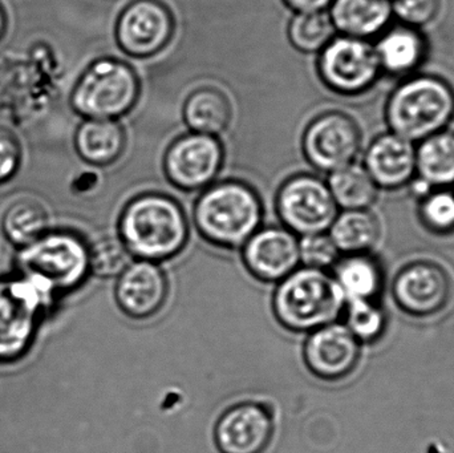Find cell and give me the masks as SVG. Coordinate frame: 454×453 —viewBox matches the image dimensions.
Instances as JSON below:
<instances>
[{"label":"cell","mask_w":454,"mask_h":453,"mask_svg":"<svg viewBox=\"0 0 454 453\" xmlns=\"http://www.w3.org/2000/svg\"><path fill=\"white\" fill-rule=\"evenodd\" d=\"M188 218L177 199L157 191L130 199L119 220V237L135 260L160 263L184 252Z\"/></svg>","instance_id":"cell-1"},{"label":"cell","mask_w":454,"mask_h":453,"mask_svg":"<svg viewBox=\"0 0 454 453\" xmlns=\"http://www.w3.org/2000/svg\"><path fill=\"white\" fill-rule=\"evenodd\" d=\"M453 120L454 87L436 74L404 77L384 103L387 130L413 144L448 129Z\"/></svg>","instance_id":"cell-2"},{"label":"cell","mask_w":454,"mask_h":453,"mask_svg":"<svg viewBox=\"0 0 454 453\" xmlns=\"http://www.w3.org/2000/svg\"><path fill=\"white\" fill-rule=\"evenodd\" d=\"M194 226L200 236L221 249H242L263 223L258 191L239 180L215 181L197 199Z\"/></svg>","instance_id":"cell-3"},{"label":"cell","mask_w":454,"mask_h":453,"mask_svg":"<svg viewBox=\"0 0 454 453\" xmlns=\"http://www.w3.org/2000/svg\"><path fill=\"white\" fill-rule=\"evenodd\" d=\"M346 297L327 270L299 266L278 282L272 311L280 326L293 332H311L338 322Z\"/></svg>","instance_id":"cell-4"},{"label":"cell","mask_w":454,"mask_h":453,"mask_svg":"<svg viewBox=\"0 0 454 453\" xmlns=\"http://www.w3.org/2000/svg\"><path fill=\"white\" fill-rule=\"evenodd\" d=\"M141 80L127 61L96 59L72 87L69 105L82 119L120 120L137 105Z\"/></svg>","instance_id":"cell-5"},{"label":"cell","mask_w":454,"mask_h":453,"mask_svg":"<svg viewBox=\"0 0 454 453\" xmlns=\"http://www.w3.org/2000/svg\"><path fill=\"white\" fill-rule=\"evenodd\" d=\"M16 266L20 276L28 277L58 298L87 279L90 246L72 231H45L36 241L21 247Z\"/></svg>","instance_id":"cell-6"},{"label":"cell","mask_w":454,"mask_h":453,"mask_svg":"<svg viewBox=\"0 0 454 453\" xmlns=\"http://www.w3.org/2000/svg\"><path fill=\"white\" fill-rule=\"evenodd\" d=\"M56 298L28 277L0 279V363L19 361L29 350L43 313Z\"/></svg>","instance_id":"cell-7"},{"label":"cell","mask_w":454,"mask_h":453,"mask_svg":"<svg viewBox=\"0 0 454 453\" xmlns=\"http://www.w3.org/2000/svg\"><path fill=\"white\" fill-rule=\"evenodd\" d=\"M317 71L325 88L344 98L370 92L383 77L373 43L343 35L317 53Z\"/></svg>","instance_id":"cell-8"},{"label":"cell","mask_w":454,"mask_h":453,"mask_svg":"<svg viewBox=\"0 0 454 453\" xmlns=\"http://www.w3.org/2000/svg\"><path fill=\"white\" fill-rule=\"evenodd\" d=\"M275 204L282 225L298 237L328 233L339 215L327 181L311 173L288 177L278 189Z\"/></svg>","instance_id":"cell-9"},{"label":"cell","mask_w":454,"mask_h":453,"mask_svg":"<svg viewBox=\"0 0 454 453\" xmlns=\"http://www.w3.org/2000/svg\"><path fill=\"white\" fill-rule=\"evenodd\" d=\"M301 144L306 161L330 175L356 162L363 152L362 128L346 112H323L304 128Z\"/></svg>","instance_id":"cell-10"},{"label":"cell","mask_w":454,"mask_h":453,"mask_svg":"<svg viewBox=\"0 0 454 453\" xmlns=\"http://www.w3.org/2000/svg\"><path fill=\"white\" fill-rule=\"evenodd\" d=\"M225 156L220 137L189 132L169 144L162 168L170 185L178 191H202L217 181Z\"/></svg>","instance_id":"cell-11"},{"label":"cell","mask_w":454,"mask_h":453,"mask_svg":"<svg viewBox=\"0 0 454 453\" xmlns=\"http://www.w3.org/2000/svg\"><path fill=\"white\" fill-rule=\"evenodd\" d=\"M175 34V13L162 0H132L114 23L117 47L132 59L160 55Z\"/></svg>","instance_id":"cell-12"},{"label":"cell","mask_w":454,"mask_h":453,"mask_svg":"<svg viewBox=\"0 0 454 453\" xmlns=\"http://www.w3.org/2000/svg\"><path fill=\"white\" fill-rule=\"evenodd\" d=\"M400 311L416 319L432 318L447 310L453 297L452 277L434 261H413L403 266L392 284Z\"/></svg>","instance_id":"cell-13"},{"label":"cell","mask_w":454,"mask_h":453,"mask_svg":"<svg viewBox=\"0 0 454 453\" xmlns=\"http://www.w3.org/2000/svg\"><path fill=\"white\" fill-rule=\"evenodd\" d=\"M362 346L344 324L333 322L309 332L304 342V363L314 377L340 382L359 366Z\"/></svg>","instance_id":"cell-14"},{"label":"cell","mask_w":454,"mask_h":453,"mask_svg":"<svg viewBox=\"0 0 454 453\" xmlns=\"http://www.w3.org/2000/svg\"><path fill=\"white\" fill-rule=\"evenodd\" d=\"M243 265L264 284H278L301 266L299 237L285 226H267L242 246Z\"/></svg>","instance_id":"cell-15"},{"label":"cell","mask_w":454,"mask_h":453,"mask_svg":"<svg viewBox=\"0 0 454 453\" xmlns=\"http://www.w3.org/2000/svg\"><path fill=\"white\" fill-rule=\"evenodd\" d=\"M274 436V419L266 406L239 403L230 407L215 427L220 453H264Z\"/></svg>","instance_id":"cell-16"},{"label":"cell","mask_w":454,"mask_h":453,"mask_svg":"<svg viewBox=\"0 0 454 453\" xmlns=\"http://www.w3.org/2000/svg\"><path fill=\"white\" fill-rule=\"evenodd\" d=\"M169 285L159 263L135 260L117 277L114 298L120 310L136 321L153 318L167 303Z\"/></svg>","instance_id":"cell-17"},{"label":"cell","mask_w":454,"mask_h":453,"mask_svg":"<svg viewBox=\"0 0 454 453\" xmlns=\"http://www.w3.org/2000/svg\"><path fill=\"white\" fill-rule=\"evenodd\" d=\"M362 165L380 191L408 188L416 178V144L387 130L368 144Z\"/></svg>","instance_id":"cell-18"},{"label":"cell","mask_w":454,"mask_h":453,"mask_svg":"<svg viewBox=\"0 0 454 453\" xmlns=\"http://www.w3.org/2000/svg\"><path fill=\"white\" fill-rule=\"evenodd\" d=\"M381 72L400 80L420 72L429 56V40L424 29L394 21L373 40Z\"/></svg>","instance_id":"cell-19"},{"label":"cell","mask_w":454,"mask_h":453,"mask_svg":"<svg viewBox=\"0 0 454 453\" xmlns=\"http://www.w3.org/2000/svg\"><path fill=\"white\" fill-rule=\"evenodd\" d=\"M328 13L338 35L370 42L395 21L392 0H333Z\"/></svg>","instance_id":"cell-20"},{"label":"cell","mask_w":454,"mask_h":453,"mask_svg":"<svg viewBox=\"0 0 454 453\" xmlns=\"http://www.w3.org/2000/svg\"><path fill=\"white\" fill-rule=\"evenodd\" d=\"M77 156L92 167H108L121 159L127 132L120 120L82 119L74 135Z\"/></svg>","instance_id":"cell-21"},{"label":"cell","mask_w":454,"mask_h":453,"mask_svg":"<svg viewBox=\"0 0 454 453\" xmlns=\"http://www.w3.org/2000/svg\"><path fill=\"white\" fill-rule=\"evenodd\" d=\"M183 120L189 132L220 137L231 124V101L217 88H199L184 101Z\"/></svg>","instance_id":"cell-22"},{"label":"cell","mask_w":454,"mask_h":453,"mask_svg":"<svg viewBox=\"0 0 454 453\" xmlns=\"http://www.w3.org/2000/svg\"><path fill=\"white\" fill-rule=\"evenodd\" d=\"M416 178L432 189L454 185V130H442L416 144Z\"/></svg>","instance_id":"cell-23"},{"label":"cell","mask_w":454,"mask_h":453,"mask_svg":"<svg viewBox=\"0 0 454 453\" xmlns=\"http://www.w3.org/2000/svg\"><path fill=\"white\" fill-rule=\"evenodd\" d=\"M333 276L347 301H376L383 290V268L371 253L339 258Z\"/></svg>","instance_id":"cell-24"},{"label":"cell","mask_w":454,"mask_h":453,"mask_svg":"<svg viewBox=\"0 0 454 453\" xmlns=\"http://www.w3.org/2000/svg\"><path fill=\"white\" fill-rule=\"evenodd\" d=\"M328 234L340 254H368L380 239V221L370 209L341 210Z\"/></svg>","instance_id":"cell-25"},{"label":"cell","mask_w":454,"mask_h":453,"mask_svg":"<svg viewBox=\"0 0 454 453\" xmlns=\"http://www.w3.org/2000/svg\"><path fill=\"white\" fill-rule=\"evenodd\" d=\"M327 185L339 210L370 209L380 191L365 168L356 162L330 173Z\"/></svg>","instance_id":"cell-26"},{"label":"cell","mask_w":454,"mask_h":453,"mask_svg":"<svg viewBox=\"0 0 454 453\" xmlns=\"http://www.w3.org/2000/svg\"><path fill=\"white\" fill-rule=\"evenodd\" d=\"M47 223L43 205L34 199H20L8 207L2 229L5 238L21 249L42 237L47 230Z\"/></svg>","instance_id":"cell-27"},{"label":"cell","mask_w":454,"mask_h":453,"mask_svg":"<svg viewBox=\"0 0 454 453\" xmlns=\"http://www.w3.org/2000/svg\"><path fill=\"white\" fill-rule=\"evenodd\" d=\"M338 35L328 11L294 13L287 26L291 45L301 53H319Z\"/></svg>","instance_id":"cell-28"},{"label":"cell","mask_w":454,"mask_h":453,"mask_svg":"<svg viewBox=\"0 0 454 453\" xmlns=\"http://www.w3.org/2000/svg\"><path fill=\"white\" fill-rule=\"evenodd\" d=\"M344 326L362 345H372L387 332V316L376 301L349 300L344 306Z\"/></svg>","instance_id":"cell-29"},{"label":"cell","mask_w":454,"mask_h":453,"mask_svg":"<svg viewBox=\"0 0 454 453\" xmlns=\"http://www.w3.org/2000/svg\"><path fill=\"white\" fill-rule=\"evenodd\" d=\"M419 218L427 230L436 236L454 233V191L432 189L419 199Z\"/></svg>","instance_id":"cell-30"},{"label":"cell","mask_w":454,"mask_h":453,"mask_svg":"<svg viewBox=\"0 0 454 453\" xmlns=\"http://www.w3.org/2000/svg\"><path fill=\"white\" fill-rule=\"evenodd\" d=\"M133 260L119 236L101 237L90 246V273L100 278H116Z\"/></svg>","instance_id":"cell-31"},{"label":"cell","mask_w":454,"mask_h":453,"mask_svg":"<svg viewBox=\"0 0 454 453\" xmlns=\"http://www.w3.org/2000/svg\"><path fill=\"white\" fill-rule=\"evenodd\" d=\"M299 257L301 266L327 270L338 262L340 253L336 249L330 234H311L299 237Z\"/></svg>","instance_id":"cell-32"},{"label":"cell","mask_w":454,"mask_h":453,"mask_svg":"<svg viewBox=\"0 0 454 453\" xmlns=\"http://www.w3.org/2000/svg\"><path fill=\"white\" fill-rule=\"evenodd\" d=\"M395 21L424 29L440 16L442 0H392Z\"/></svg>","instance_id":"cell-33"},{"label":"cell","mask_w":454,"mask_h":453,"mask_svg":"<svg viewBox=\"0 0 454 453\" xmlns=\"http://www.w3.org/2000/svg\"><path fill=\"white\" fill-rule=\"evenodd\" d=\"M23 161V146L15 133L0 127V185L15 177Z\"/></svg>","instance_id":"cell-34"},{"label":"cell","mask_w":454,"mask_h":453,"mask_svg":"<svg viewBox=\"0 0 454 453\" xmlns=\"http://www.w3.org/2000/svg\"><path fill=\"white\" fill-rule=\"evenodd\" d=\"M333 0H283L294 13L322 12L328 11Z\"/></svg>","instance_id":"cell-35"},{"label":"cell","mask_w":454,"mask_h":453,"mask_svg":"<svg viewBox=\"0 0 454 453\" xmlns=\"http://www.w3.org/2000/svg\"><path fill=\"white\" fill-rule=\"evenodd\" d=\"M7 12H5L4 7H3L2 3H0V42H2L3 39H4L5 34H7Z\"/></svg>","instance_id":"cell-36"}]
</instances>
